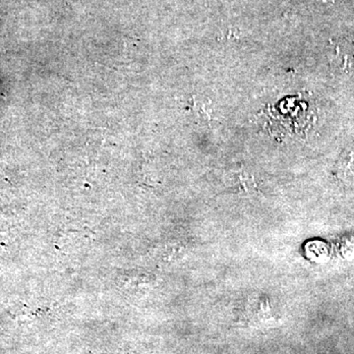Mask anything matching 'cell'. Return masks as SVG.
I'll list each match as a JSON object with an SVG mask.
<instances>
[{
	"instance_id": "obj_1",
	"label": "cell",
	"mask_w": 354,
	"mask_h": 354,
	"mask_svg": "<svg viewBox=\"0 0 354 354\" xmlns=\"http://www.w3.org/2000/svg\"><path fill=\"white\" fill-rule=\"evenodd\" d=\"M206 102H194V111H196L198 118L204 123H211L214 120L213 111H209Z\"/></svg>"
},
{
	"instance_id": "obj_2",
	"label": "cell",
	"mask_w": 354,
	"mask_h": 354,
	"mask_svg": "<svg viewBox=\"0 0 354 354\" xmlns=\"http://www.w3.org/2000/svg\"><path fill=\"white\" fill-rule=\"evenodd\" d=\"M318 1L323 2V3H333L334 0H318Z\"/></svg>"
}]
</instances>
